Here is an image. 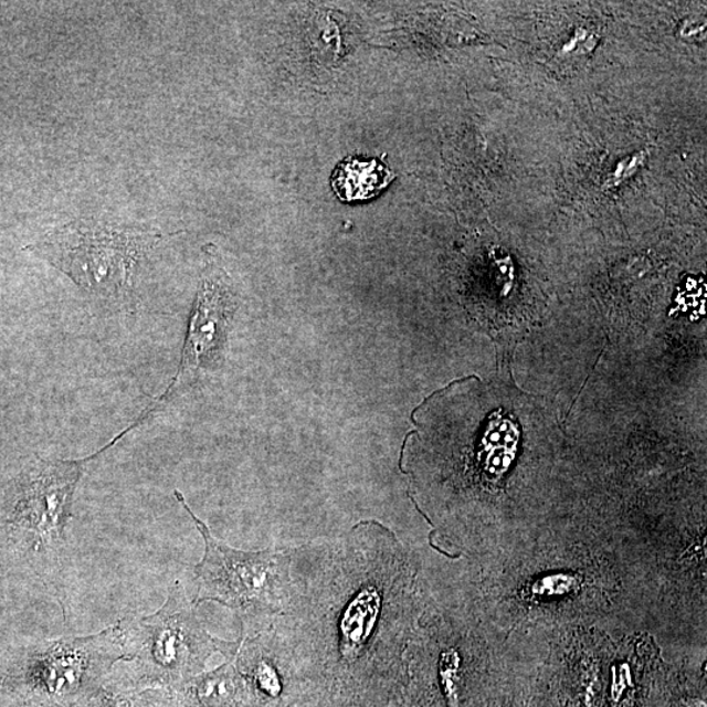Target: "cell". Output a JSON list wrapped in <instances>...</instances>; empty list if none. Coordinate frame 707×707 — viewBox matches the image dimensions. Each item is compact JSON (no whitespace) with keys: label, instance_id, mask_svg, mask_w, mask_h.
Returning a JSON list of instances; mask_svg holds the SVG:
<instances>
[{"label":"cell","instance_id":"obj_1","mask_svg":"<svg viewBox=\"0 0 707 707\" xmlns=\"http://www.w3.org/2000/svg\"><path fill=\"white\" fill-rule=\"evenodd\" d=\"M294 549L293 582L272 631L283 662L356 672L388 664L404 645L409 572L388 528L360 523L317 547Z\"/></svg>","mask_w":707,"mask_h":707},{"label":"cell","instance_id":"obj_9","mask_svg":"<svg viewBox=\"0 0 707 707\" xmlns=\"http://www.w3.org/2000/svg\"><path fill=\"white\" fill-rule=\"evenodd\" d=\"M83 707H186L179 692L171 688H133L118 683L104 687Z\"/></svg>","mask_w":707,"mask_h":707},{"label":"cell","instance_id":"obj_5","mask_svg":"<svg viewBox=\"0 0 707 707\" xmlns=\"http://www.w3.org/2000/svg\"><path fill=\"white\" fill-rule=\"evenodd\" d=\"M175 497L192 518L204 542L203 558L194 569L193 603L215 601L230 608L242 621V636L264 632V626L273 625L286 605L293 582L294 549L244 551L225 546L194 515L179 490H175Z\"/></svg>","mask_w":707,"mask_h":707},{"label":"cell","instance_id":"obj_3","mask_svg":"<svg viewBox=\"0 0 707 707\" xmlns=\"http://www.w3.org/2000/svg\"><path fill=\"white\" fill-rule=\"evenodd\" d=\"M124 657L118 622L96 634L38 642L0 664V692L19 707H83Z\"/></svg>","mask_w":707,"mask_h":707},{"label":"cell","instance_id":"obj_6","mask_svg":"<svg viewBox=\"0 0 707 707\" xmlns=\"http://www.w3.org/2000/svg\"><path fill=\"white\" fill-rule=\"evenodd\" d=\"M127 428L96 454L75 460L38 457L20 473L7 514V540L40 577L60 574L74 495L86 465L124 440Z\"/></svg>","mask_w":707,"mask_h":707},{"label":"cell","instance_id":"obj_4","mask_svg":"<svg viewBox=\"0 0 707 707\" xmlns=\"http://www.w3.org/2000/svg\"><path fill=\"white\" fill-rule=\"evenodd\" d=\"M124 639L127 680L133 688H180L204 668L215 653L235 654L238 642L212 636L197 614L186 587L175 582L165 605L148 616L118 621Z\"/></svg>","mask_w":707,"mask_h":707},{"label":"cell","instance_id":"obj_8","mask_svg":"<svg viewBox=\"0 0 707 707\" xmlns=\"http://www.w3.org/2000/svg\"><path fill=\"white\" fill-rule=\"evenodd\" d=\"M395 175L381 159L348 158L339 162L331 175V189L344 202L366 201L377 197Z\"/></svg>","mask_w":707,"mask_h":707},{"label":"cell","instance_id":"obj_7","mask_svg":"<svg viewBox=\"0 0 707 707\" xmlns=\"http://www.w3.org/2000/svg\"><path fill=\"white\" fill-rule=\"evenodd\" d=\"M238 308L229 274L223 271L211 247H207L200 285L190 314L186 344L179 367L166 389L151 404L159 410L173 393L201 371L212 370L222 362L229 331Z\"/></svg>","mask_w":707,"mask_h":707},{"label":"cell","instance_id":"obj_2","mask_svg":"<svg viewBox=\"0 0 707 707\" xmlns=\"http://www.w3.org/2000/svg\"><path fill=\"white\" fill-rule=\"evenodd\" d=\"M166 233L140 225L80 218L48 232L30 251L65 274L98 307L136 314L141 268Z\"/></svg>","mask_w":707,"mask_h":707}]
</instances>
